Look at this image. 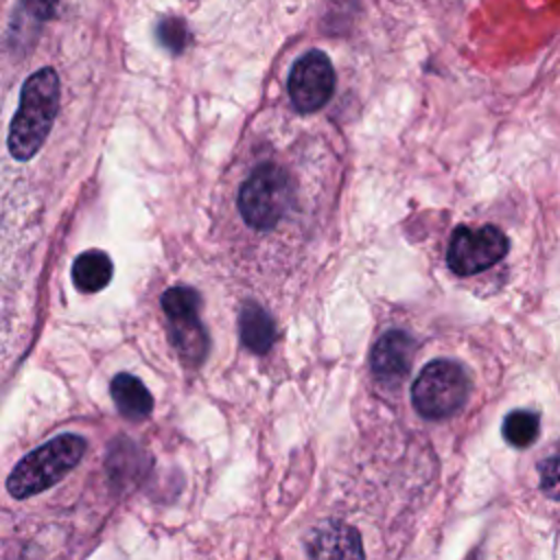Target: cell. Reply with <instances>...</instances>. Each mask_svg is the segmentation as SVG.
<instances>
[{
  "label": "cell",
  "mask_w": 560,
  "mask_h": 560,
  "mask_svg": "<svg viewBox=\"0 0 560 560\" xmlns=\"http://www.w3.org/2000/svg\"><path fill=\"white\" fill-rule=\"evenodd\" d=\"M59 96L61 85L52 68H42L24 81L20 90V105L13 114L7 140L9 153L15 160L26 162L42 149L52 129Z\"/></svg>",
  "instance_id": "cell-1"
},
{
  "label": "cell",
  "mask_w": 560,
  "mask_h": 560,
  "mask_svg": "<svg viewBox=\"0 0 560 560\" xmlns=\"http://www.w3.org/2000/svg\"><path fill=\"white\" fill-rule=\"evenodd\" d=\"M88 442L81 435L63 433L24 455L7 479V490L15 499H28L59 483L83 457Z\"/></svg>",
  "instance_id": "cell-2"
},
{
  "label": "cell",
  "mask_w": 560,
  "mask_h": 560,
  "mask_svg": "<svg viewBox=\"0 0 560 560\" xmlns=\"http://www.w3.org/2000/svg\"><path fill=\"white\" fill-rule=\"evenodd\" d=\"M293 206V184L289 173L273 164H258L238 190V210L254 230H271L282 223Z\"/></svg>",
  "instance_id": "cell-3"
},
{
  "label": "cell",
  "mask_w": 560,
  "mask_h": 560,
  "mask_svg": "<svg viewBox=\"0 0 560 560\" xmlns=\"http://www.w3.org/2000/svg\"><path fill=\"white\" fill-rule=\"evenodd\" d=\"M468 374L457 361L435 359L427 363L411 385L416 411L429 420L453 416L468 398Z\"/></svg>",
  "instance_id": "cell-4"
},
{
  "label": "cell",
  "mask_w": 560,
  "mask_h": 560,
  "mask_svg": "<svg viewBox=\"0 0 560 560\" xmlns=\"http://www.w3.org/2000/svg\"><path fill=\"white\" fill-rule=\"evenodd\" d=\"M199 308L201 295L192 287H171L162 295L171 343L188 368L201 365L210 346L208 332L199 319Z\"/></svg>",
  "instance_id": "cell-5"
},
{
  "label": "cell",
  "mask_w": 560,
  "mask_h": 560,
  "mask_svg": "<svg viewBox=\"0 0 560 560\" xmlns=\"http://www.w3.org/2000/svg\"><path fill=\"white\" fill-rule=\"evenodd\" d=\"M510 249V241L497 225H459L451 234L446 262L457 276H475L501 262Z\"/></svg>",
  "instance_id": "cell-6"
},
{
  "label": "cell",
  "mask_w": 560,
  "mask_h": 560,
  "mask_svg": "<svg viewBox=\"0 0 560 560\" xmlns=\"http://www.w3.org/2000/svg\"><path fill=\"white\" fill-rule=\"evenodd\" d=\"M289 98L302 114L322 109L335 92V68L322 50L304 52L289 72Z\"/></svg>",
  "instance_id": "cell-7"
},
{
  "label": "cell",
  "mask_w": 560,
  "mask_h": 560,
  "mask_svg": "<svg viewBox=\"0 0 560 560\" xmlns=\"http://www.w3.org/2000/svg\"><path fill=\"white\" fill-rule=\"evenodd\" d=\"M413 339L405 330L385 332L372 350V372L383 385H398L411 368Z\"/></svg>",
  "instance_id": "cell-8"
},
{
  "label": "cell",
  "mask_w": 560,
  "mask_h": 560,
  "mask_svg": "<svg viewBox=\"0 0 560 560\" xmlns=\"http://www.w3.org/2000/svg\"><path fill=\"white\" fill-rule=\"evenodd\" d=\"M313 558H361L363 547L359 532L343 523H326L313 532L306 542Z\"/></svg>",
  "instance_id": "cell-9"
},
{
  "label": "cell",
  "mask_w": 560,
  "mask_h": 560,
  "mask_svg": "<svg viewBox=\"0 0 560 560\" xmlns=\"http://www.w3.org/2000/svg\"><path fill=\"white\" fill-rule=\"evenodd\" d=\"M109 394L118 413L127 420H144L153 411L151 392L138 376L129 372H120L112 378Z\"/></svg>",
  "instance_id": "cell-10"
},
{
  "label": "cell",
  "mask_w": 560,
  "mask_h": 560,
  "mask_svg": "<svg viewBox=\"0 0 560 560\" xmlns=\"http://www.w3.org/2000/svg\"><path fill=\"white\" fill-rule=\"evenodd\" d=\"M241 341L247 350L265 354L276 341V324L271 315L256 302H245L238 315Z\"/></svg>",
  "instance_id": "cell-11"
},
{
  "label": "cell",
  "mask_w": 560,
  "mask_h": 560,
  "mask_svg": "<svg viewBox=\"0 0 560 560\" xmlns=\"http://www.w3.org/2000/svg\"><path fill=\"white\" fill-rule=\"evenodd\" d=\"M112 273V258L103 249H88L79 254L72 262V282L81 293L103 291L109 284Z\"/></svg>",
  "instance_id": "cell-12"
},
{
  "label": "cell",
  "mask_w": 560,
  "mask_h": 560,
  "mask_svg": "<svg viewBox=\"0 0 560 560\" xmlns=\"http://www.w3.org/2000/svg\"><path fill=\"white\" fill-rule=\"evenodd\" d=\"M540 431V416L529 409H514L505 416L501 433L505 442H510L516 448H525L536 442Z\"/></svg>",
  "instance_id": "cell-13"
},
{
  "label": "cell",
  "mask_w": 560,
  "mask_h": 560,
  "mask_svg": "<svg viewBox=\"0 0 560 560\" xmlns=\"http://www.w3.org/2000/svg\"><path fill=\"white\" fill-rule=\"evenodd\" d=\"M155 37L162 48H166L173 55H179L190 42V31L182 18L162 15L155 24Z\"/></svg>",
  "instance_id": "cell-14"
},
{
  "label": "cell",
  "mask_w": 560,
  "mask_h": 560,
  "mask_svg": "<svg viewBox=\"0 0 560 560\" xmlns=\"http://www.w3.org/2000/svg\"><path fill=\"white\" fill-rule=\"evenodd\" d=\"M538 472H540V488L542 492L553 499L560 501V442H556L542 457V462L538 464Z\"/></svg>",
  "instance_id": "cell-15"
},
{
  "label": "cell",
  "mask_w": 560,
  "mask_h": 560,
  "mask_svg": "<svg viewBox=\"0 0 560 560\" xmlns=\"http://www.w3.org/2000/svg\"><path fill=\"white\" fill-rule=\"evenodd\" d=\"M59 7V0H20V11L37 24L48 22Z\"/></svg>",
  "instance_id": "cell-16"
}]
</instances>
